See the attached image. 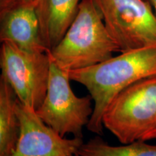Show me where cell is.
<instances>
[{"label":"cell","mask_w":156,"mask_h":156,"mask_svg":"<svg viewBox=\"0 0 156 156\" xmlns=\"http://www.w3.org/2000/svg\"><path fill=\"white\" fill-rule=\"evenodd\" d=\"M121 53L156 46V14L149 0H93Z\"/></svg>","instance_id":"cell-5"},{"label":"cell","mask_w":156,"mask_h":156,"mask_svg":"<svg viewBox=\"0 0 156 156\" xmlns=\"http://www.w3.org/2000/svg\"><path fill=\"white\" fill-rule=\"evenodd\" d=\"M37 0H0L1 11L23 5H36Z\"/></svg>","instance_id":"cell-12"},{"label":"cell","mask_w":156,"mask_h":156,"mask_svg":"<svg viewBox=\"0 0 156 156\" xmlns=\"http://www.w3.org/2000/svg\"><path fill=\"white\" fill-rule=\"evenodd\" d=\"M70 80L69 72L51 59L47 91L36 112L45 124L62 136L72 134L74 137L83 139V127L87 125L93 113V100L90 95L77 96Z\"/></svg>","instance_id":"cell-4"},{"label":"cell","mask_w":156,"mask_h":156,"mask_svg":"<svg viewBox=\"0 0 156 156\" xmlns=\"http://www.w3.org/2000/svg\"><path fill=\"white\" fill-rule=\"evenodd\" d=\"M16 112L20 133L12 156H73L84 143L82 138L67 139L45 124L36 110L18 99Z\"/></svg>","instance_id":"cell-7"},{"label":"cell","mask_w":156,"mask_h":156,"mask_svg":"<svg viewBox=\"0 0 156 156\" xmlns=\"http://www.w3.org/2000/svg\"><path fill=\"white\" fill-rule=\"evenodd\" d=\"M120 52L93 0H82L77 14L59 43L48 51L62 69L71 72L92 67Z\"/></svg>","instance_id":"cell-2"},{"label":"cell","mask_w":156,"mask_h":156,"mask_svg":"<svg viewBox=\"0 0 156 156\" xmlns=\"http://www.w3.org/2000/svg\"><path fill=\"white\" fill-rule=\"evenodd\" d=\"M103 124L123 145L156 139V76L132 84L108 104Z\"/></svg>","instance_id":"cell-3"},{"label":"cell","mask_w":156,"mask_h":156,"mask_svg":"<svg viewBox=\"0 0 156 156\" xmlns=\"http://www.w3.org/2000/svg\"><path fill=\"white\" fill-rule=\"evenodd\" d=\"M77 154L80 156H156V145L135 142L122 146H112L96 136L84 142Z\"/></svg>","instance_id":"cell-11"},{"label":"cell","mask_w":156,"mask_h":156,"mask_svg":"<svg viewBox=\"0 0 156 156\" xmlns=\"http://www.w3.org/2000/svg\"><path fill=\"white\" fill-rule=\"evenodd\" d=\"M69 76L86 87L92 97L94 109L87 128L101 135L103 116L111 101L132 84L156 76V46L122 52L96 65L69 72Z\"/></svg>","instance_id":"cell-1"},{"label":"cell","mask_w":156,"mask_h":156,"mask_svg":"<svg viewBox=\"0 0 156 156\" xmlns=\"http://www.w3.org/2000/svg\"><path fill=\"white\" fill-rule=\"evenodd\" d=\"M50 66L48 52H28L10 42H2L1 78L10 85L21 103L35 110L41 106L46 96Z\"/></svg>","instance_id":"cell-6"},{"label":"cell","mask_w":156,"mask_h":156,"mask_svg":"<svg viewBox=\"0 0 156 156\" xmlns=\"http://www.w3.org/2000/svg\"><path fill=\"white\" fill-rule=\"evenodd\" d=\"M149 2L151 3V5L153 7L154 11H155V12L156 14V0H149Z\"/></svg>","instance_id":"cell-13"},{"label":"cell","mask_w":156,"mask_h":156,"mask_svg":"<svg viewBox=\"0 0 156 156\" xmlns=\"http://www.w3.org/2000/svg\"><path fill=\"white\" fill-rule=\"evenodd\" d=\"M0 40L28 52H48L43 41L36 5H19L1 11Z\"/></svg>","instance_id":"cell-8"},{"label":"cell","mask_w":156,"mask_h":156,"mask_svg":"<svg viewBox=\"0 0 156 156\" xmlns=\"http://www.w3.org/2000/svg\"><path fill=\"white\" fill-rule=\"evenodd\" d=\"M17 95L0 78V156H12L15 151L20 124L16 112Z\"/></svg>","instance_id":"cell-10"},{"label":"cell","mask_w":156,"mask_h":156,"mask_svg":"<svg viewBox=\"0 0 156 156\" xmlns=\"http://www.w3.org/2000/svg\"><path fill=\"white\" fill-rule=\"evenodd\" d=\"M73 156H80V155H78V154L77 153V154H75V155H73Z\"/></svg>","instance_id":"cell-14"},{"label":"cell","mask_w":156,"mask_h":156,"mask_svg":"<svg viewBox=\"0 0 156 156\" xmlns=\"http://www.w3.org/2000/svg\"><path fill=\"white\" fill-rule=\"evenodd\" d=\"M82 0H37L43 41L48 51L62 40L77 14Z\"/></svg>","instance_id":"cell-9"}]
</instances>
